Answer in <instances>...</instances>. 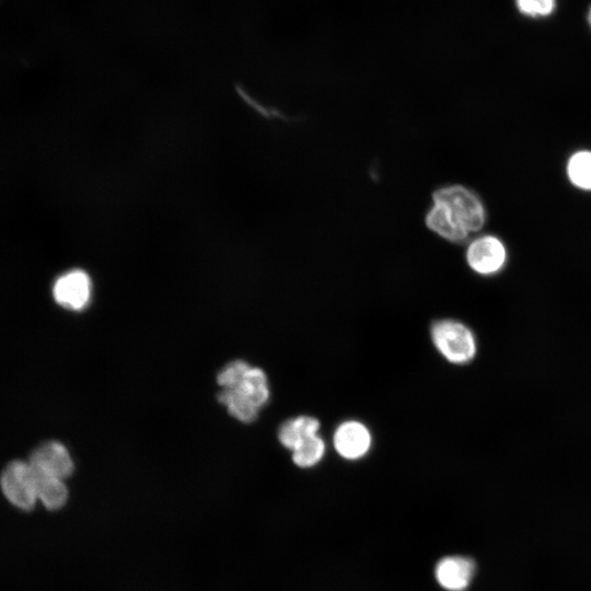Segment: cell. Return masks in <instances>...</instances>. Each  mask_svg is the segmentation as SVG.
Returning a JSON list of instances; mask_svg holds the SVG:
<instances>
[{
	"mask_svg": "<svg viewBox=\"0 0 591 591\" xmlns=\"http://www.w3.org/2000/svg\"><path fill=\"white\" fill-rule=\"evenodd\" d=\"M432 204L425 216L427 228L451 243H463L483 229L486 210L482 199L471 188L449 184L432 193Z\"/></svg>",
	"mask_w": 591,
	"mask_h": 591,
	"instance_id": "1",
	"label": "cell"
},
{
	"mask_svg": "<svg viewBox=\"0 0 591 591\" xmlns=\"http://www.w3.org/2000/svg\"><path fill=\"white\" fill-rule=\"evenodd\" d=\"M474 573L475 563L465 556H444L434 566V579L445 591H465Z\"/></svg>",
	"mask_w": 591,
	"mask_h": 591,
	"instance_id": "9",
	"label": "cell"
},
{
	"mask_svg": "<svg viewBox=\"0 0 591 591\" xmlns=\"http://www.w3.org/2000/svg\"><path fill=\"white\" fill-rule=\"evenodd\" d=\"M0 485L7 499L20 509H32L38 499L36 475L30 463H10L1 475Z\"/></svg>",
	"mask_w": 591,
	"mask_h": 591,
	"instance_id": "4",
	"label": "cell"
},
{
	"mask_svg": "<svg viewBox=\"0 0 591 591\" xmlns=\"http://www.w3.org/2000/svg\"><path fill=\"white\" fill-rule=\"evenodd\" d=\"M325 452L326 443L317 433L304 440L292 451V461L298 467L311 468L323 460Z\"/></svg>",
	"mask_w": 591,
	"mask_h": 591,
	"instance_id": "12",
	"label": "cell"
},
{
	"mask_svg": "<svg viewBox=\"0 0 591 591\" xmlns=\"http://www.w3.org/2000/svg\"><path fill=\"white\" fill-rule=\"evenodd\" d=\"M35 472V471H34ZM37 498L51 510L62 507L68 497L63 479L35 472Z\"/></svg>",
	"mask_w": 591,
	"mask_h": 591,
	"instance_id": "11",
	"label": "cell"
},
{
	"mask_svg": "<svg viewBox=\"0 0 591 591\" xmlns=\"http://www.w3.org/2000/svg\"><path fill=\"white\" fill-rule=\"evenodd\" d=\"M517 10L531 19H543L556 10L557 0H514Z\"/></svg>",
	"mask_w": 591,
	"mask_h": 591,
	"instance_id": "14",
	"label": "cell"
},
{
	"mask_svg": "<svg viewBox=\"0 0 591 591\" xmlns=\"http://www.w3.org/2000/svg\"><path fill=\"white\" fill-rule=\"evenodd\" d=\"M333 447L344 460H360L371 450V431L359 420H345L336 427L333 433Z\"/></svg>",
	"mask_w": 591,
	"mask_h": 591,
	"instance_id": "6",
	"label": "cell"
},
{
	"mask_svg": "<svg viewBox=\"0 0 591 591\" xmlns=\"http://www.w3.org/2000/svg\"><path fill=\"white\" fill-rule=\"evenodd\" d=\"M28 463L35 472L63 480L73 471V462L68 450L56 441L46 442L36 448Z\"/></svg>",
	"mask_w": 591,
	"mask_h": 591,
	"instance_id": "7",
	"label": "cell"
},
{
	"mask_svg": "<svg viewBox=\"0 0 591 591\" xmlns=\"http://www.w3.org/2000/svg\"><path fill=\"white\" fill-rule=\"evenodd\" d=\"M321 424L317 418L301 415L285 421L278 430L280 443L291 452L308 438L317 434Z\"/></svg>",
	"mask_w": 591,
	"mask_h": 591,
	"instance_id": "10",
	"label": "cell"
},
{
	"mask_svg": "<svg viewBox=\"0 0 591 591\" xmlns=\"http://www.w3.org/2000/svg\"><path fill=\"white\" fill-rule=\"evenodd\" d=\"M269 398L267 376L259 368L251 367L234 383L222 387L218 399L236 419L251 422Z\"/></svg>",
	"mask_w": 591,
	"mask_h": 591,
	"instance_id": "2",
	"label": "cell"
},
{
	"mask_svg": "<svg viewBox=\"0 0 591 591\" xmlns=\"http://www.w3.org/2000/svg\"><path fill=\"white\" fill-rule=\"evenodd\" d=\"M567 174L575 186L591 189V151L572 154L567 164Z\"/></svg>",
	"mask_w": 591,
	"mask_h": 591,
	"instance_id": "13",
	"label": "cell"
},
{
	"mask_svg": "<svg viewBox=\"0 0 591 591\" xmlns=\"http://www.w3.org/2000/svg\"><path fill=\"white\" fill-rule=\"evenodd\" d=\"M57 303L69 310H82L91 298V280L81 269L60 276L53 289Z\"/></svg>",
	"mask_w": 591,
	"mask_h": 591,
	"instance_id": "8",
	"label": "cell"
},
{
	"mask_svg": "<svg viewBox=\"0 0 591 591\" xmlns=\"http://www.w3.org/2000/svg\"><path fill=\"white\" fill-rule=\"evenodd\" d=\"M430 337L438 352L450 363H468L476 355V338L465 324L455 320H439L430 327Z\"/></svg>",
	"mask_w": 591,
	"mask_h": 591,
	"instance_id": "3",
	"label": "cell"
},
{
	"mask_svg": "<svg viewBox=\"0 0 591 591\" xmlns=\"http://www.w3.org/2000/svg\"><path fill=\"white\" fill-rule=\"evenodd\" d=\"M588 22H589V24L591 26V7H590L589 12H588Z\"/></svg>",
	"mask_w": 591,
	"mask_h": 591,
	"instance_id": "15",
	"label": "cell"
},
{
	"mask_svg": "<svg viewBox=\"0 0 591 591\" xmlns=\"http://www.w3.org/2000/svg\"><path fill=\"white\" fill-rule=\"evenodd\" d=\"M465 259L468 267L482 276L499 273L506 264L507 251L495 235L485 234L474 239L467 246Z\"/></svg>",
	"mask_w": 591,
	"mask_h": 591,
	"instance_id": "5",
	"label": "cell"
}]
</instances>
